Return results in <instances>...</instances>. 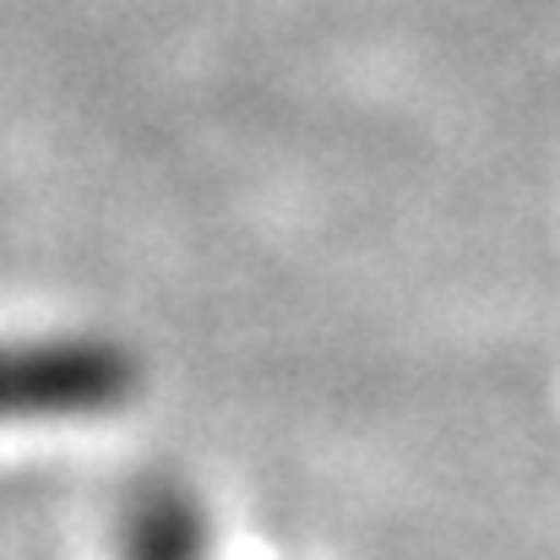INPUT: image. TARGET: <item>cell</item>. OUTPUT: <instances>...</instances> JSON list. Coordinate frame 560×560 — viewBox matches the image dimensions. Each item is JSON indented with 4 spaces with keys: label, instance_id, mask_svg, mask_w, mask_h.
<instances>
[{
    "label": "cell",
    "instance_id": "cell-1",
    "mask_svg": "<svg viewBox=\"0 0 560 560\" xmlns=\"http://www.w3.org/2000/svg\"><path fill=\"white\" fill-rule=\"evenodd\" d=\"M126 386V365L104 343H5L0 413H66L98 408Z\"/></svg>",
    "mask_w": 560,
    "mask_h": 560
}]
</instances>
